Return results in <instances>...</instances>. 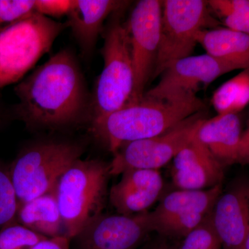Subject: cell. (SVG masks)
<instances>
[{"instance_id": "cb8c5ba5", "label": "cell", "mask_w": 249, "mask_h": 249, "mask_svg": "<svg viewBox=\"0 0 249 249\" xmlns=\"http://www.w3.org/2000/svg\"><path fill=\"white\" fill-rule=\"evenodd\" d=\"M18 208L9 173L0 167V231L16 222Z\"/></svg>"}, {"instance_id": "5b68a950", "label": "cell", "mask_w": 249, "mask_h": 249, "mask_svg": "<svg viewBox=\"0 0 249 249\" xmlns=\"http://www.w3.org/2000/svg\"><path fill=\"white\" fill-rule=\"evenodd\" d=\"M67 27L35 13L0 33V88L22 79Z\"/></svg>"}, {"instance_id": "9a60e30c", "label": "cell", "mask_w": 249, "mask_h": 249, "mask_svg": "<svg viewBox=\"0 0 249 249\" xmlns=\"http://www.w3.org/2000/svg\"><path fill=\"white\" fill-rule=\"evenodd\" d=\"M225 249H242L249 232V185L221 195L211 212Z\"/></svg>"}, {"instance_id": "83f0119b", "label": "cell", "mask_w": 249, "mask_h": 249, "mask_svg": "<svg viewBox=\"0 0 249 249\" xmlns=\"http://www.w3.org/2000/svg\"><path fill=\"white\" fill-rule=\"evenodd\" d=\"M70 240L62 236L45 239L31 249H70Z\"/></svg>"}, {"instance_id": "f1b7e54d", "label": "cell", "mask_w": 249, "mask_h": 249, "mask_svg": "<svg viewBox=\"0 0 249 249\" xmlns=\"http://www.w3.org/2000/svg\"><path fill=\"white\" fill-rule=\"evenodd\" d=\"M147 249H170V248L165 242H160V243L153 246L151 248Z\"/></svg>"}, {"instance_id": "6da1fadb", "label": "cell", "mask_w": 249, "mask_h": 249, "mask_svg": "<svg viewBox=\"0 0 249 249\" xmlns=\"http://www.w3.org/2000/svg\"><path fill=\"white\" fill-rule=\"evenodd\" d=\"M15 112L28 127L57 128L76 124L88 107L84 78L73 54L60 51L14 89Z\"/></svg>"}, {"instance_id": "3957f363", "label": "cell", "mask_w": 249, "mask_h": 249, "mask_svg": "<svg viewBox=\"0 0 249 249\" xmlns=\"http://www.w3.org/2000/svg\"><path fill=\"white\" fill-rule=\"evenodd\" d=\"M109 176V164L106 162L79 159L59 179L57 201L69 240L103 214Z\"/></svg>"}, {"instance_id": "f546056e", "label": "cell", "mask_w": 249, "mask_h": 249, "mask_svg": "<svg viewBox=\"0 0 249 249\" xmlns=\"http://www.w3.org/2000/svg\"><path fill=\"white\" fill-rule=\"evenodd\" d=\"M242 249H249V232L246 239L245 244H244L243 248Z\"/></svg>"}, {"instance_id": "44dd1931", "label": "cell", "mask_w": 249, "mask_h": 249, "mask_svg": "<svg viewBox=\"0 0 249 249\" xmlns=\"http://www.w3.org/2000/svg\"><path fill=\"white\" fill-rule=\"evenodd\" d=\"M209 7L229 29L249 35V0H211Z\"/></svg>"}, {"instance_id": "9c48e42d", "label": "cell", "mask_w": 249, "mask_h": 249, "mask_svg": "<svg viewBox=\"0 0 249 249\" xmlns=\"http://www.w3.org/2000/svg\"><path fill=\"white\" fill-rule=\"evenodd\" d=\"M161 12L162 1L142 0L126 23L134 71L133 94L128 106L142 99L147 82L153 76L160 50Z\"/></svg>"}, {"instance_id": "7c38bea8", "label": "cell", "mask_w": 249, "mask_h": 249, "mask_svg": "<svg viewBox=\"0 0 249 249\" xmlns=\"http://www.w3.org/2000/svg\"><path fill=\"white\" fill-rule=\"evenodd\" d=\"M150 232L147 211L132 215L102 214L74 239L77 249H134Z\"/></svg>"}, {"instance_id": "52a82bcc", "label": "cell", "mask_w": 249, "mask_h": 249, "mask_svg": "<svg viewBox=\"0 0 249 249\" xmlns=\"http://www.w3.org/2000/svg\"><path fill=\"white\" fill-rule=\"evenodd\" d=\"M207 1H162L160 40L153 76L161 74L170 63L191 55L201 30L217 25Z\"/></svg>"}, {"instance_id": "4dcf8cb0", "label": "cell", "mask_w": 249, "mask_h": 249, "mask_svg": "<svg viewBox=\"0 0 249 249\" xmlns=\"http://www.w3.org/2000/svg\"><path fill=\"white\" fill-rule=\"evenodd\" d=\"M1 111H0V124H1Z\"/></svg>"}, {"instance_id": "603a6c76", "label": "cell", "mask_w": 249, "mask_h": 249, "mask_svg": "<svg viewBox=\"0 0 249 249\" xmlns=\"http://www.w3.org/2000/svg\"><path fill=\"white\" fill-rule=\"evenodd\" d=\"M222 246L211 213L199 226L184 237L179 249H221Z\"/></svg>"}, {"instance_id": "8fae6325", "label": "cell", "mask_w": 249, "mask_h": 249, "mask_svg": "<svg viewBox=\"0 0 249 249\" xmlns=\"http://www.w3.org/2000/svg\"><path fill=\"white\" fill-rule=\"evenodd\" d=\"M235 67L208 54L186 57L170 63L157 85L144 93L149 97L166 98L195 93L201 85L213 83Z\"/></svg>"}, {"instance_id": "d4e9b609", "label": "cell", "mask_w": 249, "mask_h": 249, "mask_svg": "<svg viewBox=\"0 0 249 249\" xmlns=\"http://www.w3.org/2000/svg\"><path fill=\"white\" fill-rule=\"evenodd\" d=\"M35 13V1L0 0V33Z\"/></svg>"}, {"instance_id": "5bb4252c", "label": "cell", "mask_w": 249, "mask_h": 249, "mask_svg": "<svg viewBox=\"0 0 249 249\" xmlns=\"http://www.w3.org/2000/svg\"><path fill=\"white\" fill-rule=\"evenodd\" d=\"M111 187L109 199L118 213L132 215L145 212L157 201L163 188L158 170L130 169L121 174Z\"/></svg>"}, {"instance_id": "ac0fdd59", "label": "cell", "mask_w": 249, "mask_h": 249, "mask_svg": "<svg viewBox=\"0 0 249 249\" xmlns=\"http://www.w3.org/2000/svg\"><path fill=\"white\" fill-rule=\"evenodd\" d=\"M196 42L206 54L235 67L249 68V35L229 28L206 29L196 37Z\"/></svg>"}, {"instance_id": "ffe728a7", "label": "cell", "mask_w": 249, "mask_h": 249, "mask_svg": "<svg viewBox=\"0 0 249 249\" xmlns=\"http://www.w3.org/2000/svg\"><path fill=\"white\" fill-rule=\"evenodd\" d=\"M212 102L218 115L242 110L249 103V68L221 85L214 93Z\"/></svg>"}, {"instance_id": "8992f818", "label": "cell", "mask_w": 249, "mask_h": 249, "mask_svg": "<svg viewBox=\"0 0 249 249\" xmlns=\"http://www.w3.org/2000/svg\"><path fill=\"white\" fill-rule=\"evenodd\" d=\"M82 155L81 147L67 142H42L19 154L9 172L19 206L53 190Z\"/></svg>"}, {"instance_id": "2e32d148", "label": "cell", "mask_w": 249, "mask_h": 249, "mask_svg": "<svg viewBox=\"0 0 249 249\" xmlns=\"http://www.w3.org/2000/svg\"><path fill=\"white\" fill-rule=\"evenodd\" d=\"M127 1L115 0H73L67 15V25L79 45L82 53L93 52L105 21L124 9Z\"/></svg>"}, {"instance_id": "4316f807", "label": "cell", "mask_w": 249, "mask_h": 249, "mask_svg": "<svg viewBox=\"0 0 249 249\" xmlns=\"http://www.w3.org/2000/svg\"><path fill=\"white\" fill-rule=\"evenodd\" d=\"M235 163L241 165L249 164V127L241 136Z\"/></svg>"}, {"instance_id": "7a4b0ae2", "label": "cell", "mask_w": 249, "mask_h": 249, "mask_svg": "<svg viewBox=\"0 0 249 249\" xmlns=\"http://www.w3.org/2000/svg\"><path fill=\"white\" fill-rule=\"evenodd\" d=\"M206 107L195 93L166 98L143 95L139 103L93 120L92 131L114 154L123 144L160 135Z\"/></svg>"}, {"instance_id": "4fadbf2b", "label": "cell", "mask_w": 249, "mask_h": 249, "mask_svg": "<svg viewBox=\"0 0 249 249\" xmlns=\"http://www.w3.org/2000/svg\"><path fill=\"white\" fill-rule=\"evenodd\" d=\"M223 168L194 136L174 157L172 178L180 190L209 189L222 184Z\"/></svg>"}, {"instance_id": "484cf974", "label": "cell", "mask_w": 249, "mask_h": 249, "mask_svg": "<svg viewBox=\"0 0 249 249\" xmlns=\"http://www.w3.org/2000/svg\"><path fill=\"white\" fill-rule=\"evenodd\" d=\"M71 4L70 0H37L35 1V11L45 17L61 18L68 15Z\"/></svg>"}, {"instance_id": "30bf717a", "label": "cell", "mask_w": 249, "mask_h": 249, "mask_svg": "<svg viewBox=\"0 0 249 249\" xmlns=\"http://www.w3.org/2000/svg\"><path fill=\"white\" fill-rule=\"evenodd\" d=\"M222 191L220 184L200 191L170 193L154 211L147 212L150 229L165 236L186 237L212 212Z\"/></svg>"}, {"instance_id": "277c9868", "label": "cell", "mask_w": 249, "mask_h": 249, "mask_svg": "<svg viewBox=\"0 0 249 249\" xmlns=\"http://www.w3.org/2000/svg\"><path fill=\"white\" fill-rule=\"evenodd\" d=\"M103 68L95 87L93 120L128 106L134 87L132 49L126 23L113 19L105 34Z\"/></svg>"}, {"instance_id": "e0dca14e", "label": "cell", "mask_w": 249, "mask_h": 249, "mask_svg": "<svg viewBox=\"0 0 249 249\" xmlns=\"http://www.w3.org/2000/svg\"><path fill=\"white\" fill-rule=\"evenodd\" d=\"M241 136V121L237 114H217L203 121L195 138L225 166L235 164Z\"/></svg>"}, {"instance_id": "ba28073f", "label": "cell", "mask_w": 249, "mask_h": 249, "mask_svg": "<svg viewBox=\"0 0 249 249\" xmlns=\"http://www.w3.org/2000/svg\"><path fill=\"white\" fill-rule=\"evenodd\" d=\"M205 119V111H200L160 135L123 144L109 163L110 175H121L130 169L161 168L193 138Z\"/></svg>"}, {"instance_id": "7402d4cb", "label": "cell", "mask_w": 249, "mask_h": 249, "mask_svg": "<svg viewBox=\"0 0 249 249\" xmlns=\"http://www.w3.org/2000/svg\"><path fill=\"white\" fill-rule=\"evenodd\" d=\"M47 238L16 222L0 231V249H31Z\"/></svg>"}, {"instance_id": "d6986e66", "label": "cell", "mask_w": 249, "mask_h": 249, "mask_svg": "<svg viewBox=\"0 0 249 249\" xmlns=\"http://www.w3.org/2000/svg\"><path fill=\"white\" fill-rule=\"evenodd\" d=\"M16 221L47 238L65 237L57 201L56 187L48 193L19 205Z\"/></svg>"}]
</instances>
